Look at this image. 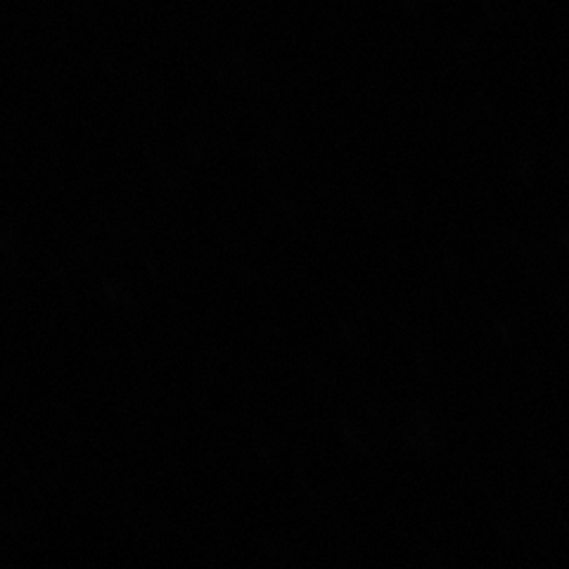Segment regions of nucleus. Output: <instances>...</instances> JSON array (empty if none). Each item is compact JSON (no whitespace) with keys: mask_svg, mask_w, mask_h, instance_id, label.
<instances>
[]
</instances>
